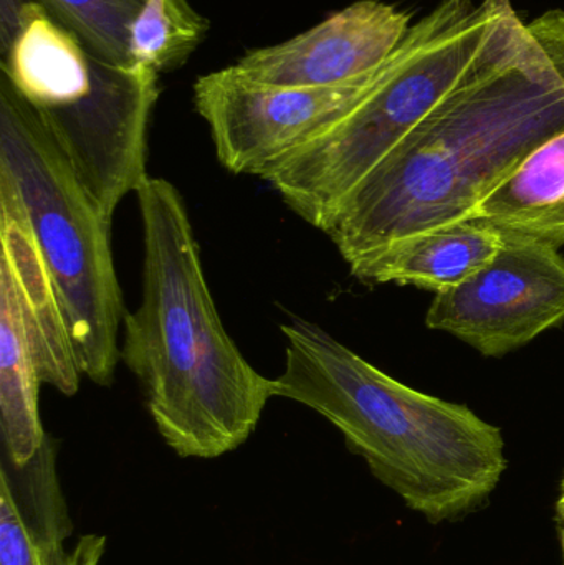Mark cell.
<instances>
[{
  "label": "cell",
  "instance_id": "6da1fadb",
  "mask_svg": "<svg viewBox=\"0 0 564 565\" xmlns=\"http://www.w3.org/2000/svg\"><path fill=\"white\" fill-rule=\"evenodd\" d=\"M564 129V10L519 13L466 79L351 192L323 234L354 268L404 238L470 221Z\"/></svg>",
  "mask_w": 564,
  "mask_h": 565
},
{
  "label": "cell",
  "instance_id": "7a4b0ae2",
  "mask_svg": "<svg viewBox=\"0 0 564 565\" xmlns=\"http://www.w3.org/2000/svg\"><path fill=\"white\" fill-rule=\"evenodd\" d=\"M136 195L142 298L126 312L121 361L166 445L182 458H219L254 434L274 398L272 379L252 367L219 318L175 185L148 178Z\"/></svg>",
  "mask_w": 564,
  "mask_h": 565
},
{
  "label": "cell",
  "instance_id": "3957f363",
  "mask_svg": "<svg viewBox=\"0 0 564 565\" xmlns=\"http://www.w3.org/2000/svg\"><path fill=\"white\" fill-rule=\"evenodd\" d=\"M281 332L285 367L272 379L274 397L327 418L411 510L443 523L489 500L507 470L499 427L396 381L313 322L295 319Z\"/></svg>",
  "mask_w": 564,
  "mask_h": 565
},
{
  "label": "cell",
  "instance_id": "277c9868",
  "mask_svg": "<svg viewBox=\"0 0 564 565\" xmlns=\"http://www.w3.org/2000/svg\"><path fill=\"white\" fill-rule=\"evenodd\" d=\"M515 12L512 0H440L414 23L376 88L262 179L323 232L351 192L479 65Z\"/></svg>",
  "mask_w": 564,
  "mask_h": 565
},
{
  "label": "cell",
  "instance_id": "5b68a950",
  "mask_svg": "<svg viewBox=\"0 0 564 565\" xmlns=\"http://www.w3.org/2000/svg\"><path fill=\"white\" fill-rule=\"evenodd\" d=\"M0 65L103 217L113 222L123 199L149 178L148 128L159 73L142 63L99 58L35 0L25 7Z\"/></svg>",
  "mask_w": 564,
  "mask_h": 565
},
{
  "label": "cell",
  "instance_id": "8992f818",
  "mask_svg": "<svg viewBox=\"0 0 564 565\" xmlns=\"http://www.w3.org/2000/svg\"><path fill=\"white\" fill-rule=\"evenodd\" d=\"M0 174L12 182L52 277L83 377L109 387L121 359L125 301L111 222L19 93L0 78Z\"/></svg>",
  "mask_w": 564,
  "mask_h": 565
},
{
  "label": "cell",
  "instance_id": "52a82bcc",
  "mask_svg": "<svg viewBox=\"0 0 564 565\" xmlns=\"http://www.w3.org/2000/svg\"><path fill=\"white\" fill-rule=\"evenodd\" d=\"M387 63L344 85L318 88L260 85L227 66L195 79V111L228 172L264 178L347 118L383 79Z\"/></svg>",
  "mask_w": 564,
  "mask_h": 565
},
{
  "label": "cell",
  "instance_id": "ba28073f",
  "mask_svg": "<svg viewBox=\"0 0 564 565\" xmlns=\"http://www.w3.org/2000/svg\"><path fill=\"white\" fill-rule=\"evenodd\" d=\"M564 322V257L535 238L503 234L497 257L482 270L437 292L426 324L502 358Z\"/></svg>",
  "mask_w": 564,
  "mask_h": 565
},
{
  "label": "cell",
  "instance_id": "9c48e42d",
  "mask_svg": "<svg viewBox=\"0 0 564 565\" xmlns=\"http://www.w3.org/2000/svg\"><path fill=\"white\" fill-rule=\"evenodd\" d=\"M413 25L406 10L381 0H358L287 42L251 50L232 68L260 85H344L386 63Z\"/></svg>",
  "mask_w": 564,
  "mask_h": 565
},
{
  "label": "cell",
  "instance_id": "30bf717a",
  "mask_svg": "<svg viewBox=\"0 0 564 565\" xmlns=\"http://www.w3.org/2000/svg\"><path fill=\"white\" fill-rule=\"evenodd\" d=\"M0 267L15 285L23 324L42 384L75 395L82 382L52 277L12 182L0 174Z\"/></svg>",
  "mask_w": 564,
  "mask_h": 565
},
{
  "label": "cell",
  "instance_id": "8fae6325",
  "mask_svg": "<svg viewBox=\"0 0 564 565\" xmlns=\"http://www.w3.org/2000/svg\"><path fill=\"white\" fill-rule=\"evenodd\" d=\"M502 245V232L470 218L404 238L350 271L364 282L411 285L437 295L487 267Z\"/></svg>",
  "mask_w": 564,
  "mask_h": 565
},
{
  "label": "cell",
  "instance_id": "7c38bea8",
  "mask_svg": "<svg viewBox=\"0 0 564 565\" xmlns=\"http://www.w3.org/2000/svg\"><path fill=\"white\" fill-rule=\"evenodd\" d=\"M502 234L564 245V129L533 149L473 211Z\"/></svg>",
  "mask_w": 564,
  "mask_h": 565
},
{
  "label": "cell",
  "instance_id": "4fadbf2b",
  "mask_svg": "<svg viewBox=\"0 0 564 565\" xmlns=\"http://www.w3.org/2000/svg\"><path fill=\"white\" fill-rule=\"evenodd\" d=\"M40 384L15 285L0 267V431L13 468L26 467L46 440L40 420Z\"/></svg>",
  "mask_w": 564,
  "mask_h": 565
},
{
  "label": "cell",
  "instance_id": "5bb4252c",
  "mask_svg": "<svg viewBox=\"0 0 564 565\" xmlns=\"http://www.w3.org/2000/svg\"><path fill=\"white\" fill-rule=\"evenodd\" d=\"M207 29V20L189 0H145L129 36L132 62L172 72L188 62Z\"/></svg>",
  "mask_w": 564,
  "mask_h": 565
},
{
  "label": "cell",
  "instance_id": "9a60e30c",
  "mask_svg": "<svg viewBox=\"0 0 564 565\" xmlns=\"http://www.w3.org/2000/svg\"><path fill=\"white\" fill-rule=\"evenodd\" d=\"M55 531L30 526L17 503L15 491L2 470L0 481V565H99L106 537L86 534L65 547Z\"/></svg>",
  "mask_w": 564,
  "mask_h": 565
},
{
  "label": "cell",
  "instance_id": "2e32d148",
  "mask_svg": "<svg viewBox=\"0 0 564 565\" xmlns=\"http://www.w3.org/2000/svg\"><path fill=\"white\" fill-rule=\"evenodd\" d=\"M99 58L119 65L131 58V26L145 0H35Z\"/></svg>",
  "mask_w": 564,
  "mask_h": 565
},
{
  "label": "cell",
  "instance_id": "e0dca14e",
  "mask_svg": "<svg viewBox=\"0 0 564 565\" xmlns=\"http://www.w3.org/2000/svg\"><path fill=\"white\" fill-rule=\"evenodd\" d=\"M30 0H0V55L9 52L22 26L23 13Z\"/></svg>",
  "mask_w": 564,
  "mask_h": 565
},
{
  "label": "cell",
  "instance_id": "ac0fdd59",
  "mask_svg": "<svg viewBox=\"0 0 564 565\" xmlns=\"http://www.w3.org/2000/svg\"><path fill=\"white\" fill-rule=\"evenodd\" d=\"M556 510H558V518H564V478L562 483V491H560L558 504H556Z\"/></svg>",
  "mask_w": 564,
  "mask_h": 565
},
{
  "label": "cell",
  "instance_id": "d6986e66",
  "mask_svg": "<svg viewBox=\"0 0 564 565\" xmlns=\"http://www.w3.org/2000/svg\"><path fill=\"white\" fill-rule=\"evenodd\" d=\"M560 541H562L563 565H564V518H560Z\"/></svg>",
  "mask_w": 564,
  "mask_h": 565
}]
</instances>
